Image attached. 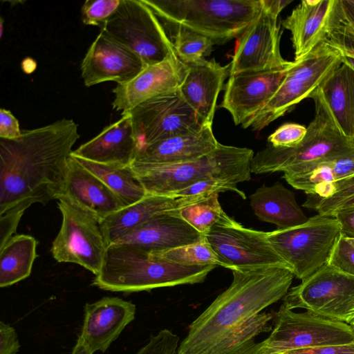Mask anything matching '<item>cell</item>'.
<instances>
[{"label":"cell","mask_w":354,"mask_h":354,"mask_svg":"<svg viewBox=\"0 0 354 354\" xmlns=\"http://www.w3.org/2000/svg\"><path fill=\"white\" fill-rule=\"evenodd\" d=\"M188 67L177 56L147 66L133 79L112 91L113 109L126 113L152 98L179 91Z\"/></svg>","instance_id":"obj_17"},{"label":"cell","mask_w":354,"mask_h":354,"mask_svg":"<svg viewBox=\"0 0 354 354\" xmlns=\"http://www.w3.org/2000/svg\"><path fill=\"white\" fill-rule=\"evenodd\" d=\"M138 151L131 116L126 113L122 114L120 120L105 127L95 137L73 151L71 155L102 164L130 166Z\"/></svg>","instance_id":"obj_21"},{"label":"cell","mask_w":354,"mask_h":354,"mask_svg":"<svg viewBox=\"0 0 354 354\" xmlns=\"http://www.w3.org/2000/svg\"><path fill=\"white\" fill-rule=\"evenodd\" d=\"M205 236L221 266L225 268L231 270L274 267L290 269L268 241V232L245 227L225 212Z\"/></svg>","instance_id":"obj_10"},{"label":"cell","mask_w":354,"mask_h":354,"mask_svg":"<svg viewBox=\"0 0 354 354\" xmlns=\"http://www.w3.org/2000/svg\"><path fill=\"white\" fill-rule=\"evenodd\" d=\"M277 19L262 7L237 41L230 64V75L283 68L290 63L280 52L281 32Z\"/></svg>","instance_id":"obj_14"},{"label":"cell","mask_w":354,"mask_h":354,"mask_svg":"<svg viewBox=\"0 0 354 354\" xmlns=\"http://www.w3.org/2000/svg\"><path fill=\"white\" fill-rule=\"evenodd\" d=\"M282 306L304 308L352 324L354 321V276L326 265L290 288Z\"/></svg>","instance_id":"obj_12"},{"label":"cell","mask_w":354,"mask_h":354,"mask_svg":"<svg viewBox=\"0 0 354 354\" xmlns=\"http://www.w3.org/2000/svg\"><path fill=\"white\" fill-rule=\"evenodd\" d=\"M330 216L338 221L344 238L354 239V206L338 209Z\"/></svg>","instance_id":"obj_46"},{"label":"cell","mask_w":354,"mask_h":354,"mask_svg":"<svg viewBox=\"0 0 354 354\" xmlns=\"http://www.w3.org/2000/svg\"><path fill=\"white\" fill-rule=\"evenodd\" d=\"M219 142L212 127L178 135L142 147L133 162L155 165H173L198 159L214 151Z\"/></svg>","instance_id":"obj_24"},{"label":"cell","mask_w":354,"mask_h":354,"mask_svg":"<svg viewBox=\"0 0 354 354\" xmlns=\"http://www.w3.org/2000/svg\"><path fill=\"white\" fill-rule=\"evenodd\" d=\"M250 205L261 221L274 224L279 230L302 225L308 219L294 193L279 182L259 187L250 196Z\"/></svg>","instance_id":"obj_26"},{"label":"cell","mask_w":354,"mask_h":354,"mask_svg":"<svg viewBox=\"0 0 354 354\" xmlns=\"http://www.w3.org/2000/svg\"><path fill=\"white\" fill-rule=\"evenodd\" d=\"M136 306L116 297H105L84 306V319L77 342L93 354L105 352L131 322L136 315Z\"/></svg>","instance_id":"obj_18"},{"label":"cell","mask_w":354,"mask_h":354,"mask_svg":"<svg viewBox=\"0 0 354 354\" xmlns=\"http://www.w3.org/2000/svg\"><path fill=\"white\" fill-rule=\"evenodd\" d=\"M18 120L8 110L0 109V138L12 140L21 134Z\"/></svg>","instance_id":"obj_43"},{"label":"cell","mask_w":354,"mask_h":354,"mask_svg":"<svg viewBox=\"0 0 354 354\" xmlns=\"http://www.w3.org/2000/svg\"><path fill=\"white\" fill-rule=\"evenodd\" d=\"M179 211L162 214L139 225L113 244H130L161 251L201 240L204 235L187 223Z\"/></svg>","instance_id":"obj_23"},{"label":"cell","mask_w":354,"mask_h":354,"mask_svg":"<svg viewBox=\"0 0 354 354\" xmlns=\"http://www.w3.org/2000/svg\"><path fill=\"white\" fill-rule=\"evenodd\" d=\"M19 343L15 330L0 322V354H17Z\"/></svg>","instance_id":"obj_44"},{"label":"cell","mask_w":354,"mask_h":354,"mask_svg":"<svg viewBox=\"0 0 354 354\" xmlns=\"http://www.w3.org/2000/svg\"><path fill=\"white\" fill-rule=\"evenodd\" d=\"M342 62L349 66L354 71V57L343 55Z\"/></svg>","instance_id":"obj_50"},{"label":"cell","mask_w":354,"mask_h":354,"mask_svg":"<svg viewBox=\"0 0 354 354\" xmlns=\"http://www.w3.org/2000/svg\"><path fill=\"white\" fill-rule=\"evenodd\" d=\"M354 324V321H353V322L352 323V324Z\"/></svg>","instance_id":"obj_54"},{"label":"cell","mask_w":354,"mask_h":354,"mask_svg":"<svg viewBox=\"0 0 354 354\" xmlns=\"http://www.w3.org/2000/svg\"><path fill=\"white\" fill-rule=\"evenodd\" d=\"M354 197V176L335 182L308 195L303 206L318 214L330 216L343 203Z\"/></svg>","instance_id":"obj_31"},{"label":"cell","mask_w":354,"mask_h":354,"mask_svg":"<svg viewBox=\"0 0 354 354\" xmlns=\"http://www.w3.org/2000/svg\"><path fill=\"white\" fill-rule=\"evenodd\" d=\"M216 266H185L162 258L158 251L130 244H113L93 285L104 290L133 292L205 281Z\"/></svg>","instance_id":"obj_3"},{"label":"cell","mask_w":354,"mask_h":354,"mask_svg":"<svg viewBox=\"0 0 354 354\" xmlns=\"http://www.w3.org/2000/svg\"><path fill=\"white\" fill-rule=\"evenodd\" d=\"M232 272L231 285L189 325L177 354H209L246 322L283 299L295 277L283 267Z\"/></svg>","instance_id":"obj_2"},{"label":"cell","mask_w":354,"mask_h":354,"mask_svg":"<svg viewBox=\"0 0 354 354\" xmlns=\"http://www.w3.org/2000/svg\"><path fill=\"white\" fill-rule=\"evenodd\" d=\"M78 125L62 119L0 138V214L19 205L46 204L64 192Z\"/></svg>","instance_id":"obj_1"},{"label":"cell","mask_w":354,"mask_h":354,"mask_svg":"<svg viewBox=\"0 0 354 354\" xmlns=\"http://www.w3.org/2000/svg\"><path fill=\"white\" fill-rule=\"evenodd\" d=\"M328 265L354 276V246L342 235L334 248Z\"/></svg>","instance_id":"obj_41"},{"label":"cell","mask_w":354,"mask_h":354,"mask_svg":"<svg viewBox=\"0 0 354 354\" xmlns=\"http://www.w3.org/2000/svg\"><path fill=\"white\" fill-rule=\"evenodd\" d=\"M158 252L162 258L185 266H221L205 236L195 243Z\"/></svg>","instance_id":"obj_35"},{"label":"cell","mask_w":354,"mask_h":354,"mask_svg":"<svg viewBox=\"0 0 354 354\" xmlns=\"http://www.w3.org/2000/svg\"><path fill=\"white\" fill-rule=\"evenodd\" d=\"M121 0H86L82 6V21L85 25L104 24L117 10Z\"/></svg>","instance_id":"obj_37"},{"label":"cell","mask_w":354,"mask_h":354,"mask_svg":"<svg viewBox=\"0 0 354 354\" xmlns=\"http://www.w3.org/2000/svg\"><path fill=\"white\" fill-rule=\"evenodd\" d=\"M348 241L354 246V239H347Z\"/></svg>","instance_id":"obj_53"},{"label":"cell","mask_w":354,"mask_h":354,"mask_svg":"<svg viewBox=\"0 0 354 354\" xmlns=\"http://www.w3.org/2000/svg\"><path fill=\"white\" fill-rule=\"evenodd\" d=\"M3 19L1 18V37L2 36V34H3Z\"/></svg>","instance_id":"obj_52"},{"label":"cell","mask_w":354,"mask_h":354,"mask_svg":"<svg viewBox=\"0 0 354 354\" xmlns=\"http://www.w3.org/2000/svg\"><path fill=\"white\" fill-rule=\"evenodd\" d=\"M208 196L147 194L138 202L106 217L100 223V227L109 247L139 225L162 214L178 211Z\"/></svg>","instance_id":"obj_19"},{"label":"cell","mask_w":354,"mask_h":354,"mask_svg":"<svg viewBox=\"0 0 354 354\" xmlns=\"http://www.w3.org/2000/svg\"><path fill=\"white\" fill-rule=\"evenodd\" d=\"M273 316V313L257 314L220 342L209 354H231L240 347L254 342L258 335L272 330L269 322Z\"/></svg>","instance_id":"obj_32"},{"label":"cell","mask_w":354,"mask_h":354,"mask_svg":"<svg viewBox=\"0 0 354 354\" xmlns=\"http://www.w3.org/2000/svg\"><path fill=\"white\" fill-rule=\"evenodd\" d=\"M307 127L295 123H286L279 127L268 137L270 145L274 147L292 148L304 140Z\"/></svg>","instance_id":"obj_40"},{"label":"cell","mask_w":354,"mask_h":354,"mask_svg":"<svg viewBox=\"0 0 354 354\" xmlns=\"http://www.w3.org/2000/svg\"><path fill=\"white\" fill-rule=\"evenodd\" d=\"M165 24L181 26L224 44L259 15L261 0H142Z\"/></svg>","instance_id":"obj_6"},{"label":"cell","mask_w":354,"mask_h":354,"mask_svg":"<svg viewBox=\"0 0 354 354\" xmlns=\"http://www.w3.org/2000/svg\"><path fill=\"white\" fill-rule=\"evenodd\" d=\"M310 98L315 104V116L301 142L292 148L269 145L259 151L252 158L251 173L283 171V176L298 175L354 150V138L346 137L341 131L320 87Z\"/></svg>","instance_id":"obj_4"},{"label":"cell","mask_w":354,"mask_h":354,"mask_svg":"<svg viewBox=\"0 0 354 354\" xmlns=\"http://www.w3.org/2000/svg\"><path fill=\"white\" fill-rule=\"evenodd\" d=\"M340 236L338 221L320 214L302 225L268 232L272 246L301 281L328 264Z\"/></svg>","instance_id":"obj_8"},{"label":"cell","mask_w":354,"mask_h":354,"mask_svg":"<svg viewBox=\"0 0 354 354\" xmlns=\"http://www.w3.org/2000/svg\"><path fill=\"white\" fill-rule=\"evenodd\" d=\"M186 64L188 73L179 92L203 125L212 127L218 95L230 76V64L221 66L205 59Z\"/></svg>","instance_id":"obj_20"},{"label":"cell","mask_w":354,"mask_h":354,"mask_svg":"<svg viewBox=\"0 0 354 354\" xmlns=\"http://www.w3.org/2000/svg\"><path fill=\"white\" fill-rule=\"evenodd\" d=\"M333 9L341 21L354 29V0H335Z\"/></svg>","instance_id":"obj_47"},{"label":"cell","mask_w":354,"mask_h":354,"mask_svg":"<svg viewBox=\"0 0 354 354\" xmlns=\"http://www.w3.org/2000/svg\"><path fill=\"white\" fill-rule=\"evenodd\" d=\"M172 43L176 56L185 64L205 59L215 44L209 37L181 26H175Z\"/></svg>","instance_id":"obj_33"},{"label":"cell","mask_w":354,"mask_h":354,"mask_svg":"<svg viewBox=\"0 0 354 354\" xmlns=\"http://www.w3.org/2000/svg\"><path fill=\"white\" fill-rule=\"evenodd\" d=\"M224 211L215 193L199 202L180 209V216L203 235H206L217 223Z\"/></svg>","instance_id":"obj_34"},{"label":"cell","mask_w":354,"mask_h":354,"mask_svg":"<svg viewBox=\"0 0 354 354\" xmlns=\"http://www.w3.org/2000/svg\"><path fill=\"white\" fill-rule=\"evenodd\" d=\"M353 325H354V324H353Z\"/></svg>","instance_id":"obj_55"},{"label":"cell","mask_w":354,"mask_h":354,"mask_svg":"<svg viewBox=\"0 0 354 354\" xmlns=\"http://www.w3.org/2000/svg\"><path fill=\"white\" fill-rule=\"evenodd\" d=\"M37 240L30 235L13 236L0 249V287L12 286L30 276L37 257Z\"/></svg>","instance_id":"obj_28"},{"label":"cell","mask_w":354,"mask_h":354,"mask_svg":"<svg viewBox=\"0 0 354 354\" xmlns=\"http://www.w3.org/2000/svg\"><path fill=\"white\" fill-rule=\"evenodd\" d=\"M291 62L283 68L230 75L220 106L231 114L236 125L243 126L271 100Z\"/></svg>","instance_id":"obj_16"},{"label":"cell","mask_w":354,"mask_h":354,"mask_svg":"<svg viewBox=\"0 0 354 354\" xmlns=\"http://www.w3.org/2000/svg\"><path fill=\"white\" fill-rule=\"evenodd\" d=\"M252 149L219 143L212 152L173 165L133 162L131 167L147 194L173 196L207 178L239 183L251 179Z\"/></svg>","instance_id":"obj_5"},{"label":"cell","mask_w":354,"mask_h":354,"mask_svg":"<svg viewBox=\"0 0 354 354\" xmlns=\"http://www.w3.org/2000/svg\"><path fill=\"white\" fill-rule=\"evenodd\" d=\"M282 354H354V342L344 344L328 345L292 350Z\"/></svg>","instance_id":"obj_45"},{"label":"cell","mask_w":354,"mask_h":354,"mask_svg":"<svg viewBox=\"0 0 354 354\" xmlns=\"http://www.w3.org/2000/svg\"><path fill=\"white\" fill-rule=\"evenodd\" d=\"M354 176V150L337 158L320 163L310 171L283 176L292 187L315 195L321 187Z\"/></svg>","instance_id":"obj_30"},{"label":"cell","mask_w":354,"mask_h":354,"mask_svg":"<svg viewBox=\"0 0 354 354\" xmlns=\"http://www.w3.org/2000/svg\"><path fill=\"white\" fill-rule=\"evenodd\" d=\"M128 113L138 151L153 142L204 127L179 91L149 100Z\"/></svg>","instance_id":"obj_13"},{"label":"cell","mask_w":354,"mask_h":354,"mask_svg":"<svg viewBox=\"0 0 354 354\" xmlns=\"http://www.w3.org/2000/svg\"><path fill=\"white\" fill-rule=\"evenodd\" d=\"M226 191L236 192L243 199L246 198L245 194L238 189L236 183L218 178H207L198 181L188 187L176 192L173 196H210L215 193L219 194Z\"/></svg>","instance_id":"obj_38"},{"label":"cell","mask_w":354,"mask_h":354,"mask_svg":"<svg viewBox=\"0 0 354 354\" xmlns=\"http://www.w3.org/2000/svg\"><path fill=\"white\" fill-rule=\"evenodd\" d=\"M319 87L342 133L354 138V71L342 62Z\"/></svg>","instance_id":"obj_27"},{"label":"cell","mask_w":354,"mask_h":354,"mask_svg":"<svg viewBox=\"0 0 354 354\" xmlns=\"http://www.w3.org/2000/svg\"><path fill=\"white\" fill-rule=\"evenodd\" d=\"M100 27L147 66L176 56L164 26L142 0H121L115 12Z\"/></svg>","instance_id":"obj_9"},{"label":"cell","mask_w":354,"mask_h":354,"mask_svg":"<svg viewBox=\"0 0 354 354\" xmlns=\"http://www.w3.org/2000/svg\"><path fill=\"white\" fill-rule=\"evenodd\" d=\"M147 66L143 60L124 44L101 30L81 63V75L86 86L104 82L124 84Z\"/></svg>","instance_id":"obj_15"},{"label":"cell","mask_w":354,"mask_h":354,"mask_svg":"<svg viewBox=\"0 0 354 354\" xmlns=\"http://www.w3.org/2000/svg\"><path fill=\"white\" fill-rule=\"evenodd\" d=\"M71 354H93L84 345L77 341Z\"/></svg>","instance_id":"obj_49"},{"label":"cell","mask_w":354,"mask_h":354,"mask_svg":"<svg viewBox=\"0 0 354 354\" xmlns=\"http://www.w3.org/2000/svg\"><path fill=\"white\" fill-rule=\"evenodd\" d=\"M335 0H304L283 21L291 34L295 60L304 57L324 41Z\"/></svg>","instance_id":"obj_25"},{"label":"cell","mask_w":354,"mask_h":354,"mask_svg":"<svg viewBox=\"0 0 354 354\" xmlns=\"http://www.w3.org/2000/svg\"><path fill=\"white\" fill-rule=\"evenodd\" d=\"M57 200L62 222L52 244L54 259L58 262L78 264L98 274L108 248L99 221L66 196Z\"/></svg>","instance_id":"obj_11"},{"label":"cell","mask_w":354,"mask_h":354,"mask_svg":"<svg viewBox=\"0 0 354 354\" xmlns=\"http://www.w3.org/2000/svg\"><path fill=\"white\" fill-rule=\"evenodd\" d=\"M333 8V6L328 18L324 41L338 49L343 55L354 57V29L341 21Z\"/></svg>","instance_id":"obj_36"},{"label":"cell","mask_w":354,"mask_h":354,"mask_svg":"<svg viewBox=\"0 0 354 354\" xmlns=\"http://www.w3.org/2000/svg\"><path fill=\"white\" fill-rule=\"evenodd\" d=\"M28 208L25 205H19L1 214L0 218V249L2 248L15 233L24 211Z\"/></svg>","instance_id":"obj_42"},{"label":"cell","mask_w":354,"mask_h":354,"mask_svg":"<svg viewBox=\"0 0 354 354\" xmlns=\"http://www.w3.org/2000/svg\"><path fill=\"white\" fill-rule=\"evenodd\" d=\"M270 335L261 342L245 344L231 354H282L316 346L354 342V325L310 310L296 313L281 306L273 313Z\"/></svg>","instance_id":"obj_7"},{"label":"cell","mask_w":354,"mask_h":354,"mask_svg":"<svg viewBox=\"0 0 354 354\" xmlns=\"http://www.w3.org/2000/svg\"><path fill=\"white\" fill-rule=\"evenodd\" d=\"M62 196L91 213L100 223L124 207L115 193L72 155Z\"/></svg>","instance_id":"obj_22"},{"label":"cell","mask_w":354,"mask_h":354,"mask_svg":"<svg viewBox=\"0 0 354 354\" xmlns=\"http://www.w3.org/2000/svg\"><path fill=\"white\" fill-rule=\"evenodd\" d=\"M179 337L169 329L151 336L148 342L135 354H177Z\"/></svg>","instance_id":"obj_39"},{"label":"cell","mask_w":354,"mask_h":354,"mask_svg":"<svg viewBox=\"0 0 354 354\" xmlns=\"http://www.w3.org/2000/svg\"><path fill=\"white\" fill-rule=\"evenodd\" d=\"M261 1L264 9L277 17L287 5L292 2L289 0H261Z\"/></svg>","instance_id":"obj_48"},{"label":"cell","mask_w":354,"mask_h":354,"mask_svg":"<svg viewBox=\"0 0 354 354\" xmlns=\"http://www.w3.org/2000/svg\"><path fill=\"white\" fill-rule=\"evenodd\" d=\"M73 157L101 179L120 198L124 207L138 202L147 194L136 177L131 165L102 164Z\"/></svg>","instance_id":"obj_29"},{"label":"cell","mask_w":354,"mask_h":354,"mask_svg":"<svg viewBox=\"0 0 354 354\" xmlns=\"http://www.w3.org/2000/svg\"><path fill=\"white\" fill-rule=\"evenodd\" d=\"M353 206H354V197L351 198L347 200L346 201H345L344 203H343L337 209H340V208H344V207H353Z\"/></svg>","instance_id":"obj_51"}]
</instances>
